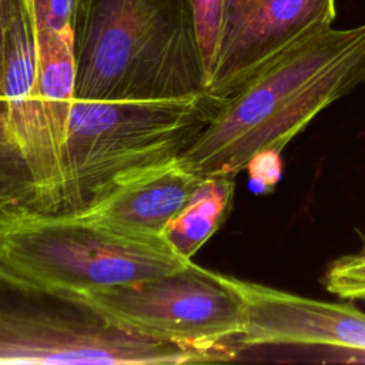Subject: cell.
Instances as JSON below:
<instances>
[{
  "label": "cell",
  "mask_w": 365,
  "mask_h": 365,
  "mask_svg": "<svg viewBox=\"0 0 365 365\" xmlns=\"http://www.w3.org/2000/svg\"><path fill=\"white\" fill-rule=\"evenodd\" d=\"M76 100L207 93L188 0H74Z\"/></svg>",
  "instance_id": "obj_2"
},
{
  "label": "cell",
  "mask_w": 365,
  "mask_h": 365,
  "mask_svg": "<svg viewBox=\"0 0 365 365\" xmlns=\"http://www.w3.org/2000/svg\"><path fill=\"white\" fill-rule=\"evenodd\" d=\"M202 180L174 157L120 181L91 207L71 215L124 234L164 237Z\"/></svg>",
  "instance_id": "obj_10"
},
{
  "label": "cell",
  "mask_w": 365,
  "mask_h": 365,
  "mask_svg": "<svg viewBox=\"0 0 365 365\" xmlns=\"http://www.w3.org/2000/svg\"><path fill=\"white\" fill-rule=\"evenodd\" d=\"M335 0H224L220 48L207 93L224 98L305 34L332 26Z\"/></svg>",
  "instance_id": "obj_8"
},
{
  "label": "cell",
  "mask_w": 365,
  "mask_h": 365,
  "mask_svg": "<svg viewBox=\"0 0 365 365\" xmlns=\"http://www.w3.org/2000/svg\"><path fill=\"white\" fill-rule=\"evenodd\" d=\"M37 47L20 0H13L0 87V210L58 214L61 171L34 90Z\"/></svg>",
  "instance_id": "obj_7"
},
{
  "label": "cell",
  "mask_w": 365,
  "mask_h": 365,
  "mask_svg": "<svg viewBox=\"0 0 365 365\" xmlns=\"http://www.w3.org/2000/svg\"><path fill=\"white\" fill-rule=\"evenodd\" d=\"M235 175L204 177L188 202L168 222L164 238L185 259L215 234L222 224L234 195Z\"/></svg>",
  "instance_id": "obj_11"
},
{
  "label": "cell",
  "mask_w": 365,
  "mask_h": 365,
  "mask_svg": "<svg viewBox=\"0 0 365 365\" xmlns=\"http://www.w3.org/2000/svg\"><path fill=\"white\" fill-rule=\"evenodd\" d=\"M231 358L230 351L182 346L128 332L71 295L0 275V364L157 365Z\"/></svg>",
  "instance_id": "obj_5"
},
{
  "label": "cell",
  "mask_w": 365,
  "mask_h": 365,
  "mask_svg": "<svg viewBox=\"0 0 365 365\" xmlns=\"http://www.w3.org/2000/svg\"><path fill=\"white\" fill-rule=\"evenodd\" d=\"M164 237L113 231L78 215L0 210V275L36 289L115 288L188 265Z\"/></svg>",
  "instance_id": "obj_3"
},
{
  "label": "cell",
  "mask_w": 365,
  "mask_h": 365,
  "mask_svg": "<svg viewBox=\"0 0 365 365\" xmlns=\"http://www.w3.org/2000/svg\"><path fill=\"white\" fill-rule=\"evenodd\" d=\"M245 170L250 177V187L257 194L271 192L282 177V160L278 150H262L255 153Z\"/></svg>",
  "instance_id": "obj_15"
},
{
  "label": "cell",
  "mask_w": 365,
  "mask_h": 365,
  "mask_svg": "<svg viewBox=\"0 0 365 365\" xmlns=\"http://www.w3.org/2000/svg\"><path fill=\"white\" fill-rule=\"evenodd\" d=\"M197 46L207 77V86L214 70L221 37L224 0H188Z\"/></svg>",
  "instance_id": "obj_13"
},
{
  "label": "cell",
  "mask_w": 365,
  "mask_h": 365,
  "mask_svg": "<svg viewBox=\"0 0 365 365\" xmlns=\"http://www.w3.org/2000/svg\"><path fill=\"white\" fill-rule=\"evenodd\" d=\"M30 20L37 50L74 44V0H20Z\"/></svg>",
  "instance_id": "obj_12"
},
{
  "label": "cell",
  "mask_w": 365,
  "mask_h": 365,
  "mask_svg": "<svg viewBox=\"0 0 365 365\" xmlns=\"http://www.w3.org/2000/svg\"><path fill=\"white\" fill-rule=\"evenodd\" d=\"M11 7L13 0H0V87L4 74V43H6V33L11 19Z\"/></svg>",
  "instance_id": "obj_16"
},
{
  "label": "cell",
  "mask_w": 365,
  "mask_h": 365,
  "mask_svg": "<svg viewBox=\"0 0 365 365\" xmlns=\"http://www.w3.org/2000/svg\"><path fill=\"white\" fill-rule=\"evenodd\" d=\"M71 295L128 332L202 349L234 351L245 309L222 274L194 262L130 285Z\"/></svg>",
  "instance_id": "obj_6"
},
{
  "label": "cell",
  "mask_w": 365,
  "mask_h": 365,
  "mask_svg": "<svg viewBox=\"0 0 365 365\" xmlns=\"http://www.w3.org/2000/svg\"><path fill=\"white\" fill-rule=\"evenodd\" d=\"M245 309L235 351L262 345H322L365 354V312L224 275Z\"/></svg>",
  "instance_id": "obj_9"
},
{
  "label": "cell",
  "mask_w": 365,
  "mask_h": 365,
  "mask_svg": "<svg viewBox=\"0 0 365 365\" xmlns=\"http://www.w3.org/2000/svg\"><path fill=\"white\" fill-rule=\"evenodd\" d=\"M364 81L365 23L314 30L221 98L178 158L201 177L237 175L255 153L282 151L324 108Z\"/></svg>",
  "instance_id": "obj_1"
},
{
  "label": "cell",
  "mask_w": 365,
  "mask_h": 365,
  "mask_svg": "<svg viewBox=\"0 0 365 365\" xmlns=\"http://www.w3.org/2000/svg\"><path fill=\"white\" fill-rule=\"evenodd\" d=\"M324 285L342 299L365 301V255L358 252L335 259L325 272Z\"/></svg>",
  "instance_id": "obj_14"
},
{
  "label": "cell",
  "mask_w": 365,
  "mask_h": 365,
  "mask_svg": "<svg viewBox=\"0 0 365 365\" xmlns=\"http://www.w3.org/2000/svg\"><path fill=\"white\" fill-rule=\"evenodd\" d=\"M359 254H362V255H365V242H364V245H362V248H361V251H359Z\"/></svg>",
  "instance_id": "obj_17"
},
{
  "label": "cell",
  "mask_w": 365,
  "mask_h": 365,
  "mask_svg": "<svg viewBox=\"0 0 365 365\" xmlns=\"http://www.w3.org/2000/svg\"><path fill=\"white\" fill-rule=\"evenodd\" d=\"M221 98L73 101L61 155L58 214H78L120 181L178 157L211 118Z\"/></svg>",
  "instance_id": "obj_4"
}]
</instances>
